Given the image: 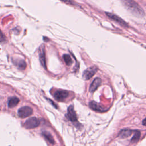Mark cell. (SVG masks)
I'll list each match as a JSON object with an SVG mask.
<instances>
[{
    "label": "cell",
    "instance_id": "cell-1",
    "mask_svg": "<svg viewBox=\"0 0 146 146\" xmlns=\"http://www.w3.org/2000/svg\"><path fill=\"white\" fill-rule=\"evenodd\" d=\"M123 6L133 15L142 17L144 15V11L140 5L133 0H121Z\"/></svg>",
    "mask_w": 146,
    "mask_h": 146
},
{
    "label": "cell",
    "instance_id": "cell-2",
    "mask_svg": "<svg viewBox=\"0 0 146 146\" xmlns=\"http://www.w3.org/2000/svg\"><path fill=\"white\" fill-rule=\"evenodd\" d=\"M40 124V120L35 117L29 118L24 124V127L27 129H32L38 127Z\"/></svg>",
    "mask_w": 146,
    "mask_h": 146
},
{
    "label": "cell",
    "instance_id": "cell-3",
    "mask_svg": "<svg viewBox=\"0 0 146 146\" xmlns=\"http://www.w3.org/2000/svg\"><path fill=\"white\" fill-rule=\"evenodd\" d=\"M33 113V110L29 106L21 107L18 111V115L21 118H25L30 116Z\"/></svg>",
    "mask_w": 146,
    "mask_h": 146
},
{
    "label": "cell",
    "instance_id": "cell-4",
    "mask_svg": "<svg viewBox=\"0 0 146 146\" xmlns=\"http://www.w3.org/2000/svg\"><path fill=\"white\" fill-rule=\"evenodd\" d=\"M69 92L66 90H59L55 91L54 94V98L59 102L64 101V100L68 96Z\"/></svg>",
    "mask_w": 146,
    "mask_h": 146
},
{
    "label": "cell",
    "instance_id": "cell-5",
    "mask_svg": "<svg viewBox=\"0 0 146 146\" xmlns=\"http://www.w3.org/2000/svg\"><path fill=\"white\" fill-rule=\"evenodd\" d=\"M98 71V67L96 66H93L90 67L84 71L82 77L84 80H88L92 78Z\"/></svg>",
    "mask_w": 146,
    "mask_h": 146
},
{
    "label": "cell",
    "instance_id": "cell-6",
    "mask_svg": "<svg viewBox=\"0 0 146 146\" xmlns=\"http://www.w3.org/2000/svg\"><path fill=\"white\" fill-rule=\"evenodd\" d=\"M67 117L68 118V119L73 122H77V116L75 113V111L74 110V106L71 105L69 106V107L67 109Z\"/></svg>",
    "mask_w": 146,
    "mask_h": 146
},
{
    "label": "cell",
    "instance_id": "cell-7",
    "mask_svg": "<svg viewBox=\"0 0 146 146\" xmlns=\"http://www.w3.org/2000/svg\"><path fill=\"white\" fill-rule=\"evenodd\" d=\"M106 15L110 18H111V19L113 20L114 21L116 22L117 23H119L120 25H121V26H128V25L127 23L123 20L120 17H119V16L114 14H112V13H106Z\"/></svg>",
    "mask_w": 146,
    "mask_h": 146
},
{
    "label": "cell",
    "instance_id": "cell-8",
    "mask_svg": "<svg viewBox=\"0 0 146 146\" xmlns=\"http://www.w3.org/2000/svg\"><path fill=\"white\" fill-rule=\"evenodd\" d=\"M39 60L42 64V66L46 69V57H45V52H44V45L42 44L39 48Z\"/></svg>",
    "mask_w": 146,
    "mask_h": 146
},
{
    "label": "cell",
    "instance_id": "cell-9",
    "mask_svg": "<svg viewBox=\"0 0 146 146\" xmlns=\"http://www.w3.org/2000/svg\"><path fill=\"white\" fill-rule=\"evenodd\" d=\"M102 83V80L99 78H96L94 79L91 84H90L89 90L91 92H94L97 88L99 87V86Z\"/></svg>",
    "mask_w": 146,
    "mask_h": 146
},
{
    "label": "cell",
    "instance_id": "cell-10",
    "mask_svg": "<svg viewBox=\"0 0 146 146\" xmlns=\"http://www.w3.org/2000/svg\"><path fill=\"white\" fill-rule=\"evenodd\" d=\"M89 106L91 109L98 112L105 111V109L102 106H101L99 104L94 101L90 102L89 103Z\"/></svg>",
    "mask_w": 146,
    "mask_h": 146
},
{
    "label": "cell",
    "instance_id": "cell-11",
    "mask_svg": "<svg viewBox=\"0 0 146 146\" xmlns=\"http://www.w3.org/2000/svg\"><path fill=\"white\" fill-rule=\"evenodd\" d=\"M133 131L130 130V129H124L121 130L119 135V137L121 139H124L126 137H129L132 133Z\"/></svg>",
    "mask_w": 146,
    "mask_h": 146
},
{
    "label": "cell",
    "instance_id": "cell-12",
    "mask_svg": "<svg viewBox=\"0 0 146 146\" xmlns=\"http://www.w3.org/2000/svg\"><path fill=\"white\" fill-rule=\"evenodd\" d=\"M19 102V99L17 97H12L9 99L8 101V107L12 108L15 107Z\"/></svg>",
    "mask_w": 146,
    "mask_h": 146
},
{
    "label": "cell",
    "instance_id": "cell-13",
    "mask_svg": "<svg viewBox=\"0 0 146 146\" xmlns=\"http://www.w3.org/2000/svg\"><path fill=\"white\" fill-rule=\"evenodd\" d=\"M42 135L44 137V138L51 144H54L55 143V141H54V139L52 137V136L51 135V133H50L48 132H46V131H44V132H43L42 133Z\"/></svg>",
    "mask_w": 146,
    "mask_h": 146
},
{
    "label": "cell",
    "instance_id": "cell-14",
    "mask_svg": "<svg viewBox=\"0 0 146 146\" xmlns=\"http://www.w3.org/2000/svg\"><path fill=\"white\" fill-rule=\"evenodd\" d=\"M135 134L133 136L132 138L131 139V143H137L139 139H140V132L139 131H135Z\"/></svg>",
    "mask_w": 146,
    "mask_h": 146
},
{
    "label": "cell",
    "instance_id": "cell-15",
    "mask_svg": "<svg viewBox=\"0 0 146 146\" xmlns=\"http://www.w3.org/2000/svg\"><path fill=\"white\" fill-rule=\"evenodd\" d=\"M15 63V64L17 65V67L19 68L22 69V70H24L26 67V62L22 59H21V60H19L18 61H17Z\"/></svg>",
    "mask_w": 146,
    "mask_h": 146
},
{
    "label": "cell",
    "instance_id": "cell-16",
    "mask_svg": "<svg viewBox=\"0 0 146 146\" xmlns=\"http://www.w3.org/2000/svg\"><path fill=\"white\" fill-rule=\"evenodd\" d=\"M63 58L64 59V62L68 66H70L72 63V60L71 56L68 54H64L63 56Z\"/></svg>",
    "mask_w": 146,
    "mask_h": 146
},
{
    "label": "cell",
    "instance_id": "cell-17",
    "mask_svg": "<svg viewBox=\"0 0 146 146\" xmlns=\"http://www.w3.org/2000/svg\"><path fill=\"white\" fill-rule=\"evenodd\" d=\"M5 40H6L5 36L3 34V33L1 31V30H0V42H3L5 41Z\"/></svg>",
    "mask_w": 146,
    "mask_h": 146
},
{
    "label": "cell",
    "instance_id": "cell-18",
    "mask_svg": "<svg viewBox=\"0 0 146 146\" xmlns=\"http://www.w3.org/2000/svg\"><path fill=\"white\" fill-rule=\"evenodd\" d=\"M61 1L70 5H74V2L72 1L71 0H61Z\"/></svg>",
    "mask_w": 146,
    "mask_h": 146
},
{
    "label": "cell",
    "instance_id": "cell-19",
    "mask_svg": "<svg viewBox=\"0 0 146 146\" xmlns=\"http://www.w3.org/2000/svg\"><path fill=\"white\" fill-rule=\"evenodd\" d=\"M145 119H144L143 120V125H145Z\"/></svg>",
    "mask_w": 146,
    "mask_h": 146
}]
</instances>
